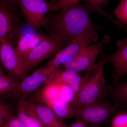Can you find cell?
Listing matches in <instances>:
<instances>
[{
	"label": "cell",
	"mask_w": 127,
	"mask_h": 127,
	"mask_svg": "<svg viewBox=\"0 0 127 127\" xmlns=\"http://www.w3.org/2000/svg\"><path fill=\"white\" fill-rule=\"evenodd\" d=\"M117 49L111 55L103 52L100 56L105 63H109L114 69V79L118 82L122 78L127 75V38L119 40L117 42Z\"/></svg>",
	"instance_id": "11"
},
{
	"label": "cell",
	"mask_w": 127,
	"mask_h": 127,
	"mask_svg": "<svg viewBox=\"0 0 127 127\" xmlns=\"http://www.w3.org/2000/svg\"><path fill=\"white\" fill-rule=\"evenodd\" d=\"M18 8L12 0H0V42L14 48L23 32Z\"/></svg>",
	"instance_id": "3"
},
{
	"label": "cell",
	"mask_w": 127,
	"mask_h": 127,
	"mask_svg": "<svg viewBox=\"0 0 127 127\" xmlns=\"http://www.w3.org/2000/svg\"><path fill=\"white\" fill-rule=\"evenodd\" d=\"M83 77L79 73L58 68L52 71L47 83L53 82L69 85L76 95L81 88Z\"/></svg>",
	"instance_id": "13"
},
{
	"label": "cell",
	"mask_w": 127,
	"mask_h": 127,
	"mask_svg": "<svg viewBox=\"0 0 127 127\" xmlns=\"http://www.w3.org/2000/svg\"><path fill=\"white\" fill-rule=\"evenodd\" d=\"M68 45L63 41L47 35L26 56L22 57L27 71L43 61L56 56Z\"/></svg>",
	"instance_id": "7"
},
{
	"label": "cell",
	"mask_w": 127,
	"mask_h": 127,
	"mask_svg": "<svg viewBox=\"0 0 127 127\" xmlns=\"http://www.w3.org/2000/svg\"><path fill=\"white\" fill-rule=\"evenodd\" d=\"M38 97L44 104L51 101L61 99L60 84L51 82L45 84L39 91Z\"/></svg>",
	"instance_id": "16"
},
{
	"label": "cell",
	"mask_w": 127,
	"mask_h": 127,
	"mask_svg": "<svg viewBox=\"0 0 127 127\" xmlns=\"http://www.w3.org/2000/svg\"><path fill=\"white\" fill-rule=\"evenodd\" d=\"M98 32H88L74 39L70 43L48 62L47 65L54 69H58L74 58L85 47L98 40Z\"/></svg>",
	"instance_id": "8"
},
{
	"label": "cell",
	"mask_w": 127,
	"mask_h": 127,
	"mask_svg": "<svg viewBox=\"0 0 127 127\" xmlns=\"http://www.w3.org/2000/svg\"><path fill=\"white\" fill-rule=\"evenodd\" d=\"M45 105L51 108L60 118L68 119L75 117L74 108L70 103L64 101L61 99L48 102Z\"/></svg>",
	"instance_id": "15"
},
{
	"label": "cell",
	"mask_w": 127,
	"mask_h": 127,
	"mask_svg": "<svg viewBox=\"0 0 127 127\" xmlns=\"http://www.w3.org/2000/svg\"><path fill=\"white\" fill-rule=\"evenodd\" d=\"M111 127H127V113L117 114L113 119Z\"/></svg>",
	"instance_id": "24"
},
{
	"label": "cell",
	"mask_w": 127,
	"mask_h": 127,
	"mask_svg": "<svg viewBox=\"0 0 127 127\" xmlns=\"http://www.w3.org/2000/svg\"><path fill=\"white\" fill-rule=\"evenodd\" d=\"M16 80L14 78L5 75L2 67L0 68V94L5 95L9 94L15 88L17 84Z\"/></svg>",
	"instance_id": "19"
},
{
	"label": "cell",
	"mask_w": 127,
	"mask_h": 127,
	"mask_svg": "<svg viewBox=\"0 0 127 127\" xmlns=\"http://www.w3.org/2000/svg\"><path fill=\"white\" fill-rule=\"evenodd\" d=\"M20 9L28 26L32 30L43 27L50 2L45 0H12Z\"/></svg>",
	"instance_id": "6"
},
{
	"label": "cell",
	"mask_w": 127,
	"mask_h": 127,
	"mask_svg": "<svg viewBox=\"0 0 127 127\" xmlns=\"http://www.w3.org/2000/svg\"><path fill=\"white\" fill-rule=\"evenodd\" d=\"M76 96V94L70 86L67 84H60L61 100L71 104L74 101Z\"/></svg>",
	"instance_id": "22"
},
{
	"label": "cell",
	"mask_w": 127,
	"mask_h": 127,
	"mask_svg": "<svg viewBox=\"0 0 127 127\" xmlns=\"http://www.w3.org/2000/svg\"><path fill=\"white\" fill-rule=\"evenodd\" d=\"M113 92L120 105L127 106V82L118 83L114 87Z\"/></svg>",
	"instance_id": "21"
},
{
	"label": "cell",
	"mask_w": 127,
	"mask_h": 127,
	"mask_svg": "<svg viewBox=\"0 0 127 127\" xmlns=\"http://www.w3.org/2000/svg\"><path fill=\"white\" fill-rule=\"evenodd\" d=\"M15 117L13 109L9 104L1 102L0 104V127Z\"/></svg>",
	"instance_id": "23"
},
{
	"label": "cell",
	"mask_w": 127,
	"mask_h": 127,
	"mask_svg": "<svg viewBox=\"0 0 127 127\" xmlns=\"http://www.w3.org/2000/svg\"><path fill=\"white\" fill-rule=\"evenodd\" d=\"M68 127H97L95 126L90 125L87 123L79 119H76L74 122L72 123Z\"/></svg>",
	"instance_id": "26"
},
{
	"label": "cell",
	"mask_w": 127,
	"mask_h": 127,
	"mask_svg": "<svg viewBox=\"0 0 127 127\" xmlns=\"http://www.w3.org/2000/svg\"><path fill=\"white\" fill-rule=\"evenodd\" d=\"M105 64L101 61L87 71L83 77L81 88L71 104L74 108L81 107L106 99L109 88L104 76Z\"/></svg>",
	"instance_id": "2"
},
{
	"label": "cell",
	"mask_w": 127,
	"mask_h": 127,
	"mask_svg": "<svg viewBox=\"0 0 127 127\" xmlns=\"http://www.w3.org/2000/svg\"><path fill=\"white\" fill-rule=\"evenodd\" d=\"M46 36L32 31L23 32L15 48L16 53L20 56H26Z\"/></svg>",
	"instance_id": "14"
},
{
	"label": "cell",
	"mask_w": 127,
	"mask_h": 127,
	"mask_svg": "<svg viewBox=\"0 0 127 127\" xmlns=\"http://www.w3.org/2000/svg\"><path fill=\"white\" fill-rule=\"evenodd\" d=\"M0 60L7 75L16 81L26 77L27 71L23 58L16 53L15 48L6 42H0Z\"/></svg>",
	"instance_id": "10"
},
{
	"label": "cell",
	"mask_w": 127,
	"mask_h": 127,
	"mask_svg": "<svg viewBox=\"0 0 127 127\" xmlns=\"http://www.w3.org/2000/svg\"><path fill=\"white\" fill-rule=\"evenodd\" d=\"M17 118L27 127H43L39 120L28 112L21 98L17 103Z\"/></svg>",
	"instance_id": "17"
},
{
	"label": "cell",
	"mask_w": 127,
	"mask_h": 127,
	"mask_svg": "<svg viewBox=\"0 0 127 127\" xmlns=\"http://www.w3.org/2000/svg\"><path fill=\"white\" fill-rule=\"evenodd\" d=\"M74 108L76 118L97 127L104 125L108 119L118 112L117 109L105 100Z\"/></svg>",
	"instance_id": "5"
},
{
	"label": "cell",
	"mask_w": 127,
	"mask_h": 127,
	"mask_svg": "<svg viewBox=\"0 0 127 127\" xmlns=\"http://www.w3.org/2000/svg\"><path fill=\"white\" fill-rule=\"evenodd\" d=\"M110 40V36L106 34L100 42L87 46L74 58L61 66L62 69L77 73L87 72L96 65L98 57L101 54L104 46L109 43Z\"/></svg>",
	"instance_id": "4"
},
{
	"label": "cell",
	"mask_w": 127,
	"mask_h": 127,
	"mask_svg": "<svg viewBox=\"0 0 127 127\" xmlns=\"http://www.w3.org/2000/svg\"><path fill=\"white\" fill-rule=\"evenodd\" d=\"M114 14L127 34V0H120L114 10Z\"/></svg>",
	"instance_id": "20"
},
{
	"label": "cell",
	"mask_w": 127,
	"mask_h": 127,
	"mask_svg": "<svg viewBox=\"0 0 127 127\" xmlns=\"http://www.w3.org/2000/svg\"><path fill=\"white\" fill-rule=\"evenodd\" d=\"M55 69L46 65L17 83L15 88L6 97L10 99L27 98L32 92L47 83L51 73Z\"/></svg>",
	"instance_id": "9"
},
{
	"label": "cell",
	"mask_w": 127,
	"mask_h": 127,
	"mask_svg": "<svg viewBox=\"0 0 127 127\" xmlns=\"http://www.w3.org/2000/svg\"><path fill=\"white\" fill-rule=\"evenodd\" d=\"M0 127H27L17 117H14Z\"/></svg>",
	"instance_id": "25"
},
{
	"label": "cell",
	"mask_w": 127,
	"mask_h": 127,
	"mask_svg": "<svg viewBox=\"0 0 127 127\" xmlns=\"http://www.w3.org/2000/svg\"><path fill=\"white\" fill-rule=\"evenodd\" d=\"M47 16L43 27L49 35L69 45L74 39L92 31H99L103 27L95 25L90 17L93 12L101 14L114 24L117 21L101 7L88 2L62 7Z\"/></svg>",
	"instance_id": "1"
},
{
	"label": "cell",
	"mask_w": 127,
	"mask_h": 127,
	"mask_svg": "<svg viewBox=\"0 0 127 127\" xmlns=\"http://www.w3.org/2000/svg\"><path fill=\"white\" fill-rule=\"evenodd\" d=\"M82 1L90 2L100 7L106 6L109 2V0H56L55 2H50V11H56L62 7L79 3Z\"/></svg>",
	"instance_id": "18"
},
{
	"label": "cell",
	"mask_w": 127,
	"mask_h": 127,
	"mask_svg": "<svg viewBox=\"0 0 127 127\" xmlns=\"http://www.w3.org/2000/svg\"><path fill=\"white\" fill-rule=\"evenodd\" d=\"M22 99L28 112L39 120L43 127H68L63 119L47 106L31 102L27 98Z\"/></svg>",
	"instance_id": "12"
}]
</instances>
